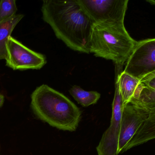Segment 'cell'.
I'll use <instances>...</instances> for the list:
<instances>
[{"label": "cell", "mask_w": 155, "mask_h": 155, "mask_svg": "<svg viewBox=\"0 0 155 155\" xmlns=\"http://www.w3.org/2000/svg\"><path fill=\"white\" fill-rule=\"evenodd\" d=\"M41 11L57 38L72 50L90 53L94 23L78 0H44Z\"/></svg>", "instance_id": "1"}, {"label": "cell", "mask_w": 155, "mask_h": 155, "mask_svg": "<svg viewBox=\"0 0 155 155\" xmlns=\"http://www.w3.org/2000/svg\"><path fill=\"white\" fill-rule=\"evenodd\" d=\"M31 107L40 120L60 130L74 132L81 120L80 109L68 97L46 85L31 96Z\"/></svg>", "instance_id": "2"}, {"label": "cell", "mask_w": 155, "mask_h": 155, "mask_svg": "<svg viewBox=\"0 0 155 155\" xmlns=\"http://www.w3.org/2000/svg\"><path fill=\"white\" fill-rule=\"evenodd\" d=\"M137 42L130 36L124 25L94 24L90 52L97 57L112 60L116 66H123L129 59Z\"/></svg>", "instance_id": "3"}, {"label": "cell", "mask_w": 155, "mask_h": 155, "mask_svg": "<svg viewBox=\"0 0 155 155\" xmlns=\"http://www.w3.org/2000/svg\"><path fill=\"white\" fill-rule=\"evenodd\" d=\"M94 24L124 25L128 0H78Z\"/></svg>", "instance_id": "4"}, {"label": "cell", "mask_w": 155, "mask_h": 155, "mask_svg": "<svg viewBox=\"0 0 155 155\" xmlns=\"http://www.w3.org/2000/svg\"><path fill=\"white\" fill-rule=\"evenodd\" d=\"M124 71L139 80L155 72V38L137 42Z\"/></svg>", "instance_id": "5"}, {"label": "cell", "mask_w": 155, "mask_h": 155, "mask_svg": "<svg viewBox=\"0 0 155 155\" xmlns=\"http://www.w3.org/2000/svg\"><path fill=\"white\" fill-rule=\"evenodd\" d=\"M6 47V66L13 70L40 69L46 64L44 56L31 50L12 36L8 37Z\"/></svg>", "instance_id": "6"}, {"label": "cell", "mask_w": 155, "mask_h": 155, "mask_svg": "<svg viewBox=\"0 0 155 155\" xmlns=\"http://www.w3.org/2000/svg\"><path fill=\"white\" fill-rule=\"evenodd\" d=\"M123 104L117 81L116 80L113 111L109 127L103 134L96 149L98 155H117Z\"/></svg>", "instance_id": "7"}, {"label": "cell", "mask_w": 155, "mask_h": 155, "mask_svg": "<svg viewBox=\"0 0 155 155\" xmlns=\"http://www.w3.org/2000/svg\"><path fill=\"white\" fill-rule=\"evenodd\" d=\"M148 116L147 111L132 103L123 106L117 155L125 152L128 143Z\"/></svg>", "instance_id": "8"}, {"label": "cell", "mask_w": 155, "mask_h": 155, "mask_svg": "<svg viewBox=\"0 0 155 155\" xmlns=\"http://www.w3.org/2000/svg\"><path fill=\"white\" fill-rule=\"evenodd\" d=\"M122 96L123 106L129 103L138 86L140 80L126 72H121L116 77Z\"/></svg>", "instance_id": "9"}, {"label": "cell", "mask_w": 155, "mask_h": 155, "mask_svg": "<svg viewBox=\"0 0 155 155\" xmlns=\"http://www.w3.org/2000/svg\"><path fill=\"white\" fill-rule=\"evenodd\" d=\"M24 16L22 14L15 15L0 22V60L6 58V45L8 37L11 36L15 27Z\"/></svg>", "instance_id": "10"}, {"label": "cell", "mask_w": 155, "mask_h": 155, "mask_svg": "<svg viewBox=\"0 0 155 155\" xmlns=\"http://www.w3.org/2000/svg\"><path fill=\"white\" fill-rule=\"evenodd\" d=\"M129 103L147 111L155 107V91L147 90L138 86Z\"/></svg>", "instance_id": "11"}, {"label": "cell", "mask_w": 155, "mask_h": 155, "mask_svg": "<svg viewBox=\"0 0 155 155\" xmlns=\"http://www.w3.org/2000/svg\"><path fill=\"white\" fill-rule=\"evenodd\" d=\"M71 95L84 107H87L97 103L100 98V94L95 91H86L77 86H73L70 90Z\"/></svg>", "instance_id": "12"}, {"label": "cell", "mask_w": 155, "mask_h": 155, "mask_svg": "<svg viewBox=\"0 0 155 155\" xmlns=\"http://www.w3.org/2000/svg\"><path fill=\"white\" fill-rule=\"evenodd\" d=\"M15 0H0V22L15 15L17 12Z\"/></svg>", "instance_id": "13"}, {"label": "cell", "mask_w": 155, "mask_h": 155, "mask_svg": "<svg viewBox=\"0 0 155 155\" xmlns=\"http://www.w3.org/2000/svg\"><path fill=\"white\" fill-rule=\"evenodd\" d=\"M138 86L150 91H155V72L140 79Z\"/></svg>", "instance_id": "14"}, {"label": "cell", "mask_w": 155, "mask_h": 155, "mask_svg": "<svg viewBox=\"0 0 155 155\" xmlns=\"http://www.w3.org/2000/svg\"><path fill=\"white\" fill-rule=\"evenodd\" d=\"M5 101V97L3 95L0 93V107H2Z\"/></svg>", "instance_id": "15"}, {"label": "cell", "mask_w": 155, "mask_h": 155, "mask_svg": "<svg viewBox=\"0 0 155 155\" xmlns=\"http://www.w3.org/2000/svg\"><path fill=\"white\" fill-rule=\"evenodd\" d=\"M147 2H148L151 4L155 5V0H147Z\"/></svg>", "instance_id": "16"}]
</instances>
